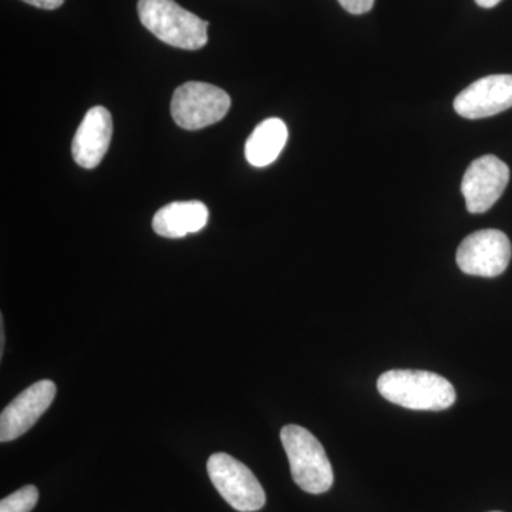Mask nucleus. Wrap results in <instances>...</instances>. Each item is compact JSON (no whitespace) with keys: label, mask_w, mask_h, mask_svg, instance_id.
I'll list each match as a JSON object with an SVG mask.
<instances>
[{"label":"nucleus","mask_w":512,"mask_h":512,"mask_svg":"<svg viewBox=\"0 0 512 512\" xmlns=\"http://www.w3.org/2000/svg\"><path fill=\"white\" fill-rule=\"evenodd\" d=\"M377 390L387 402L420 412H440L456 402L453 384L424 370H390L377 380Z\"/></svg>","instance_id":"f257e3e1"},{"label":"nucleus","mask_w":512,"mask_h":512,"mask_svg":"<svg viewBox=\"0 0 512 512\" xmlns=\"http://www.w3.org/2000/svg\"><path fill=\"white\" fill-rule=\"evenodd\" d=\"M138 16L165 45L184 50L202 49L208 42L210 23L188 12L174 0H138Z\"/></svg>","instance_id":"f03ea898"},{"label":"nucleus","mask_w":512,"mask_h":512,"mask_svg":"<svg viewBox=\"0 0 512 512\" xmlns=\"http://www.w3.org/2000/svg\"><path fill=\"white\" fill-rule=\"evenodd\" d=\"M282 446L288 456L293 481L305 493L323 494L333 485V470L325 448L301 426L288 424L281 431Z\"/></svg>","instance_id":"7ed1b4c3"},{"label":"nucleus","mask_w":512,"mask_h":512,"mask_svg":"<svg viewBox=\"0 0 512 512\" xmlns=\"http://www.w3.org/2000/svg\"><path fill=\"white\" fill-rule=\"evenodd\" d=\"M207 470L218 493L234 510L255 512L264 507V488L255 474L237 458L225 453L212 454Z\"/></svg>","instance_id":"20e7f679"},{"label":"nucleus","mask_w":512,"mask_h":512,"mask_svg":"<svg viewBox=\"0 0 512 512\" xmlns=\"http://www.w3.org/2000/svg\"><path fill=\"white\" fill-rule=\"evenodd\" d=\"M228 93L210 83L188 82L178 87L171 101V116L185 130H200L227 116Z\"/></svg>","instance_id":"39448f33"},{"label":"nucleus","mask_w":512,"mask_h":512,"mask_svg":"<svg viewBox=\"0 0 512 512\" xmlns=\"http://www.w3.org/2000/svg\"><path fill=\"white\" fill-rule=\"evenodd\" d=\"M510 239L498 229H483L468 235L457 249V265L464 274L495 278L510 265Z\"/></svg>","instance_id":"423d86ee"},{"label":"nucleus","mask_w":512,"mask_h":512,"mask_svg":"<svg viewBox=\"0 0 512 512\" xmlns=\"http://www.w3.org/2000/svg\"><path fill=\"white\" fill-rule=\"evenodd\" d=\"M510 181V168L495 156L477 158L461 183V192L470 214H484L500 200Z\"/></svg>","instance_id":"0eeeda50"},{"label":"nucleus","mask_w":512,"mask_h":512,"mask_svg":"<svg viewBox=\"0 0 512 512\" xmlns=\"http://www.w3.org/2000/svg\"><path fill=\"white\" fill-rule=\"evenodd\" d=\"M55 397L56 384L52 380H40L23 390L0 414V441L8 443L32 429Z\"/></svg>","instance_id":"6e6552de"},{"label":"nucleus","mask_w":512,"mask_h":512,"mask_svg":"<svg viewBox=\"0 0 512 512\" xmlns=\"http://www.w3.org/2000/svg\"><path fill=\"white\" fill-rule=\"evenodd\" d=\"M512 107V74L483 77L464 89L454 100L458 116L487 119Z\"/></svg>","instance_id":"1a4fd4ad"},{"label":"nucleus","mask_w":512,"mask_h":512,"mask_svg":"<svg viewBox=\"0 0 512 512\" xmlns=\"http://www.w3.org/2000/svg\"><path fill=\"white\" fill-rule=\"evenodd\" d=\"M113 120L110 111L97 106L87 111L74 134L72 154L74 161L86 170H93L101 163L110 147Z\"/></svg>","instance_id":"9d476101"},{"label":"nucleus","mask_w":512,"mask_h":512,"mask_svg":"<svg viewBox=\"0 0 512 512\" xmlns=\"http://www.w3.org/2000/svg\"><path fill=\"white\" fill-rule=\"evenodd\" d=\"M210 211L200 201L171 202L154 215L153 229L164 238H184L207 225Z\"/></svg>","instance_id":"9b49d317"},{"label":"nucleus","mask_w":512,"mask_h":512,"mask_svg":"<svg viewBox=\"0 0 512 512\" xmlns=\"http://www.w3.org/2000/svg\"><path fill=\"white\" fill-rule=\"evenodd\" d=\"M288 141V128L281 119L262 121L252 131L245 144V157L254 167H268L284 150Z\"/></svg>","instance_id":"f8f14e48"},{"label":"nucleus","mask_w":512,"mask_h":512,"mask_svg":"<svg viewBox=\"0 0 512 512\" xmlns=\"http://www.w3.org/2000/svg\"><path fill=\"white\" fill-rule=\"evenodd\" d=\"M39 501V490L35 485H25L0 501V512H32Z\"/></svg>","instance_id":"ddd939ff"},{"label":"nucleus","mask_w":512,"mask_h":512,"mask_svg":"<svg viewBox=\"0 0 512 512\" xmlns=\"http://www.w3.org/2000/svg\"><path fill=\"white\" fill-rule=\"evenodd\" d=\"M342 8L352 15H363L372 10L375 0H338Z\"/></svg>","instance_id":"4468645a"},{"label":"nucleus","mask_w":512,"mask_h":512,"mask_svg":"<svg viewBox=\"0 0 512 512\" xmlns=\"http://www.w3.org/2000/svg\"><path fill=\"white\" fill-rule=\"evenodd\" d=\"M23 2L29 3L35 8L55 10L63 5L64 0H23Z\"/></svg>","instance_id":"2eb2a0df"},{"label":"nucleus","mask_w":512,"mask_h":512,"mask_svg":"<svg viewBox=\"0 0 512 512\" xmlns=\"http://www.w3.org/2000/svg\"><path fill=\"white\" fill-rule=\"evenodd\" d=\"M500 2L501 0H476L477 5L484 9L495 8Z\"/></svg>","instance_id":"dca6fc26"}]
</instances>
